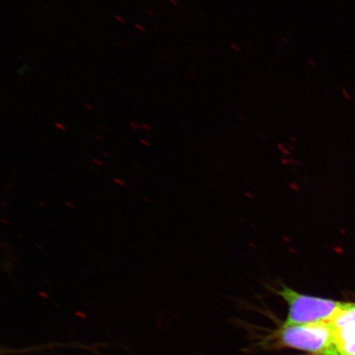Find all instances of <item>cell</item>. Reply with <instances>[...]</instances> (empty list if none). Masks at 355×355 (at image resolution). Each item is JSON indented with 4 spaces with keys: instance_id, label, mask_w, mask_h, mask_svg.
I'll list each match as a JSON object with an SVG mask.
<instances>
[{
    "instance_id": "obj_1",
    "label": "cell",
    "mask_w": 355,
    "mask_h": 355,
    "mask_svg": "<svg viewBox=\"0 0 355 355\" xmlns=\"http://www.w3.org/2000/svg\"><path fill=\"white\" fill-rule=\"evenodd\" d=\"M276 293L288 305L287 318L283 326L331 322L349 305V303L300 294L286 286H282Z\"/></svg>"
},
{
    "instance_id": "obj_2",
    "label": "cell",
    "mask_w": 355,
    "mask_h": 355,
    "mask_svg": "<svg viewBox=\"0 0 355 355\" xmlns=\"http://www.w3.org/2000/svg\"><path fill=\"white\" fill-rule=\"evenodd\" d=\"M278 338L286 347L311 355H340L331 322L283 326L278 332Z\"/></svg>"
},
{
    "instance_id": "obj_3",
    "label": "cell",
    "mask_w": 355,
    "mask_h": 355,
    "mask_svg": "<svg viewBox=\"0 0 355 355\" xmlns=\"http://www.w3.org/2000/svg\"><path fill=\"white\" fill-rule=\"evenodd\" d=\"M347 308L331 322L340 355H355V318L347 313Z\"/></svg>"
},
{
    "instance_id": "obj_4",
    "label": "cell",
    "mask_w": 355,
    "mask_h": 355,
    "mask_svg": "<svg viewBox=\"0 0 355 355\" xmlns=\"http://www.w3.org/2000/svg\"><path fill=\"white\" fill-rule=\"evenodd\" d=\"M130 127L133 130H139L140 128H141V126H140L139 123H137L135 121H132L130 123Z\"/></svg>"
},
{
    "instance_id": "obj_5",
    "label": "cell",
    "mask_w": 355,
    "mask_h": 355,
    "mask_svg": "<svg viewBox=\"0 0 355 355\" xmlns=\"http://www.w3.org/2000/svg\"><path fill=\"white\" fill-rule=\"evenodd\" d=\"M115 19H116L119 22H121V24H126L125 19H124L123 17H121V15H115Z\"/></svg>"
},
{
    "instance_id": "obj_6",
    "label": "cell",
    "mask_w": 355,
    "mask_h": 355,
    "mask_svg": "<svg viewBox=\"0 0 355 355\" xmlns=\"http://www.w3.org/2000/svg\"><path fill=\"white\" fill-rule=\"evenodd\" d=\"M55 127L58 128H60V130H67V128L66 126L64 125V124L62 123H55Z\"/></svg>"
},
{
    "instance_id": "obj_7",
    "label": "cell",
    "mask_w": 355,
    "mask_h": 355,
    "mask_svg": "<svg viewBox=\"0 0 355 355\" xmlns=\"http://www.w3.org/2000/svg\"><path fill=\"white\" fill-rule=\"evenodd\" d=\"M135 26L137 29H139L140 31V32L141 33H145L146 32V28H145V26H144L143 25H141V24H135Z\"/></svg>"
},
{
    "instance_id": "obj_8",
    "label": "cell",
    "mask_w": 355,
    "mask_h": 355,
    "mask_svg": "<svg viewBox=\"0 0 355 355\" xmlns=\"http://www.w3.org/2000/svg\"><path fill=\"white\" fill-rule=\"evenodd\" d=\"M141 128H143L146 131L152 130V127H150V125H149L148 123L141 124Z\"/></svg>"
},
{
    "instance_id": "obj_9",
    "label": "cell",
    "mask_w": 355,
    "mask_h": 355,
    "mask_svg": "<svg viewBox=\"0 0 355 355\" xmlns=\"http://www.w3.org/2000/svg\"><path fill=\"white\" fill-rule=\"evenodd\" d=\"M84 107H85L86 109H87L88 110H91V111H93L94 110V107H93V106L90 104H84Z\"/></svg>"
},
{
    "instance_id": "obj_10",
    "label": "cell",
    "mask_w": 355,
    "mask_h": 355,
    "mask_svg": "<svg viewBox=\"0 0 355 355\" xmlns=\"http://www.w3.org/2000/svg\"><path fill=\"white\" fill-rule=\"evenodd\" d=\"M141 143L143 144L144 145L146 146H150V143H148V141L145 140V139H141L140 140Z\"/></svg>"
},
{
    "instance_id": "obj_11",
    "label": "cell",
    "mask_w": 355,
    "mask_h": 355,
    "mask_svg": "<svg viewBox=\"0 0 355 355\" xmlns=\"http://www.w3.org/2000/svg\"><path fill=\"white\" fill-rule=\"evenodd\" d=\"M146 13H148V15L150 17H155V13L153 11L150 10H146Z\"/></svg>"
},
{
    "instance_id": "obj_12",
    "label": "cell",
    "mask_w": 355,
    "mask_h": 355,
    "mask_svg": "<svg viewBox=\"0 0 355 355\" xmlns=\"http://www.w3.org/2000/svg\"><path fill=\"white\" fill-rule=\"evenodd\" d=\"M115 181L117 182L118 184H121V185H124L125 184V183H124L123 181L121 180H115Z\"/></svg>"
},
{
    "instance_id": "obj_13",
    "label": "cell",
    "mask_w": 355,
    "mask_h": 355,
    "mask_svg": "<svg viewBox=\"0 0 355 355\" xmlns=\"http://www.w3.org/2000/svg\"><path fill=\"white\" fill-rule=\"evenodd\" d=\"M94 162L97 164H100L101 166L102 165V162L101 161H97V159H95Z\"/></svg>"
},
{
    "instance_id": "obj_14",
    "label": "cell",
    "mask_w": 355,
    "mask_h": 355,
    "mask_svg": "<svg viewBox=\"0 0 355 355\" xmlns=\"http://www.w3.org/2000/svg\"><path fill=\"white\" fill-rule=\"evenodd\" d=\"M171 2H172L174 4H178L179 3H178L177 1H175V0H170Z\"/></svg>"
}]
</instances>
